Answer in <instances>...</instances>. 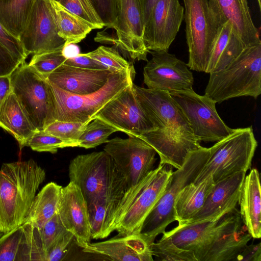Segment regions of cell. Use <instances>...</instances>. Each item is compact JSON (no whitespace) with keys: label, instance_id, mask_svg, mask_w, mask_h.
Returning a JSON list of instances; mask_svg holds the SVG:
<instances>
[{"label":"cell","instance_id":"1","mask_svg":"<svg viewBox=\"0 0 261 261\" xmlns=\"http://www.w3.org/2000/svg\"><path fill=\"white\" fill-rule=\"evenodd\" d=\"M138 102L156 129L139 137L160 156V164L179 168L188 154L199 148L187 118L170 93L133 84Z\"/></svg>","mask_w":261,"mask_h":261},{"label":"cell","instance_id":"2","mask_svg":"<svg viewBox=\"0 0 261 261\" xmlns=\"http://www.w3.org/2000/svg\"><path fill=\"white\" fill-rule=\"evenodd\" d=\"M45 170L33 159L4 163L0 169V232L23 224Z\"/></svg>","mask_w":261,"mask_h":261},{"label":"cell","instance_id":"3","mask_svg":"<svg viewBox=\"0 0 261 261\" xmlns=\"http://www.w3.org/2000/svg\"><path fill=\"white\" fill-rule=\"evenodd\" d=\"M135 75L134 69L113 71L102 88L85 95L65 91L48 81L51 122L55 120L90 122L107 102L133 83Z\"/></svg>","mask_w":261,"mask_h":261},{"label":"cell","instance_id":"4","mask_svg":"<svg viewBox=\"0 0 261 261\" xmlns=\"http://www.w3.org/2000/svg\"><path fill=\"white\" fill-rule=\"evenodd\" d=\"M204 95L216 103L261 93V43L246 47L224 68L210 73Z\"/></svg>","mask_w":261,"mask_h":261},{"label":"cell","instance_id":"5","mask_svg":"<svg viewBox=\"0 0 261 261\" xmlns=\"http://www.w3.org/2000/svg\"><path fill=\"white\" fill-rule=\"evenodd\" d=\"M68 172L70 181L80 188L87 205L101 197L128 189L124 177L104 150L76 156L70 161Z\"/></svg>","mask_w":261,"mask_h":261},{"label":"cell","instance_id":"6","mask_svg":"<svg viewBox=\"0 0 261 261\" xmlns=\"http://www.w3.org/2000/svg\"><path fill=\"white\" fill-rule=\"evenodd\" d=\"M209 154V148L201 146L191 152L182 165L173 171L163 194L145 218L140 231L149 245L175 221L174 204L177 195L186 186L194 182Z\"/></svg>","mask_w":261,"mask_h":261},{"label":"cell","instance_id":"7","mask_svg":"<svg viewBox=\"0 0 261 261\" xmlns=\"http://www.w3.org/2000/svg\"><path fill=\"white\" fill-rule=\"evenodd\" d=\"M257 146L252 126L234 129L209 148L207 162L193 182L199 183L211 175L216 183L238 172H247Z\"/></svg>","mask_w":261,"mask_h":261},{"label":"cell","instance_id":"8","mask_svg":"<svg viewBox=\"0 0 261 261\" xmlns=\"http://www.w3.org/2000/svg\"><path fill=\"white\" fill-rule=\"evenodd\" d=\"M190 69L205 72L220 25L208 0H183Z\"/></svg>","mask_w":261,"mask_h":261},{"label":"cell","instance_id":"9","mask_svg":"<svg viewBox=\"0 0 261 261\" xmlns=\"http://www.w3.org/2000/svg\"><path fill=\"white\" fill-rule=\"evenodd\" d=\"M12 91L36 129L51 122V102L47 78L25 61L11 74Z\"/></svg>","mask_w":261,"mask_h":261},{"label":"cell","instance_id":"10","mask_svg":"<svg viewBox=\"0 0 261 261\" xmlns=\"http://www.w3.org/2000/svg\"><path fill=\"white\" fill-rule=\"evenodd\" d=\"M144 27L139 0H118L117 18L111 28L115 35L98 32L94 40L114 45L133 60L147 61Z\"/></svg>","mask_w":261,"mask_h":261},{"label":"cell","instance_id":"11","mask_svg":"<svg viewBox=\"0 0 261 261\" xmlns=\"http://www.w3.org/2000/svg\"><path fill=\"white\" fill-rule=\"evenodd\" d=\"M170 94L181 108L200 142H217L233 132L218 115L216 103L207 96L199 95L193 89Z\"/></svg>","mask_w":261,"mask_h":261},{"label":"cell","instance_id":"12","mask_svg":"<svg viewBox=\"0 0 261 261\" xmlns=\"http://www.w3.org/2000/svg\"><path fill=\"white\" fill-rule=\"evenodd\" d=\"M103 150L124 177L127 189L139 183L154 169L156 152L139 137H115L109 140Z\"/></svg>","mask_w":261,"mask_h":261},{"label":"cell","instance_id":"13","mask_svg":"<svg viewBox=\"0 0 261 261\" xmlns=\"http://www.w3.org/2000/svg\"><path fill=\"white\" fill-rule=\"evenodd\" d=\"M133 84L107 102L93 119L99 118L128 136H138L155 130L138 102Z\"/></svg>","mask_w":261,"mask_h":261},{"label":"cell","instance_id":"14","mask_svg":"<svg viewBox=\"0 0 261 261\" xmlns=\"http://www.w3.org/2000/svg\"><path fill=\"white\" fill-rule=\"evenodd\" d=\"M143 68L144 83L150 89L169 93L193 89V73L184 62L168 51L149 50Z\"/></svg>","mask_w":261,"mask_h":261},{"label":"cell","instance_id":"15","mask_svg":"<svg viewBox=\"0 0 261 261\" xmlns=\"http://www.w3.org/2000/svg\"><path fill=\"white\" fill-rule=\"evenodd\" d=\"M19 40L28 56L62 49L65 41L58 35L49 0H36Z\"/></svg>","mask_w":261,"mask_h":261},{"label":"cell","instance_id":"16","mask_svg":"<svg viewBox=\"0 0 261 261\" xmlns=\"http://www.w3.org/2000/svg\"><path fill=\"white\" fill-rule=\"evenodd\" d=\"M178 0H158L144 27V40L149 51H168L184 19Z\"/></svg>","mask_w":261,"mask_h":261},{"label":"cell","instance_id":"17","mask_svg":"<svg viewBox=\"0 0 261 261\" xmlns=\"http://www.w3.org/2000/svg\"><path fill=\"white\" fill-rule=\"evenodd\" d=\"M168 165L159 164L147 183L116 227L117 236L138 234L145 218L163 194L173 172Z\"/></svg>","mask_w":261,"mask_h":261},{"label":"cell","instance_id":"18","mask_svg":"<svg viewBox=\"0 0 261 261\" xmlns=\"http://www.w3.org/2000/svg\"><path fill=\"white\" fill-rule=\"evenodd\" d=\"M252 238L235 208L217 224L214 240L203 261H234Z\"/></svg>","mask_w":261,"mask_h":261},{"label":"cell","instance_id":"19","mask_svg":"<svg viewBox=\"0 0 261 261\" xmlns=\"http://www.w3.org/2000/svg\"><path fill=\"white\" fill-rule=\"evenodd\" d=\"M84 252L119 261H152L150 245L140 234L116 236L108 240L78 246Z\"/></svg>","mask_w":261,"mask_h":261},{"label":"cell","instance_id":"20","mask_svg":"<svg viewBox=\"0 0 261 261\" xmlns=\"http://www.w3.org/2000/svg\"><path fill=\"white\" fill-rule=\"evenodd\" d=\"M209 7L220 25L228 22L245 47L261 43L247 0H209Z\"/></svg>","mask_w":261,"mask_h":261},{"label":"cell","instance_id":"21","mask_svg":"<svg viewBox=\"0 0 261 261\" xmlns=\"http://www.w3.org/2000/svg\"><path fill=\"white\" fill-rule=\"evenodd\" d=\"M57 212L65 228L74 235L77 246L90 242L87 203L80 188L73 182L62 187Z\"/></svg>","mask_w":261,"mask_h":261},{"label":"cell","instance_id":"22","mask_svg":"<svg viewBox=\"0 0 261 261\" xmlns=\"http://www.w3.org/2000/svg\"><path fill=\"white\" fill-rule=\"evenodd\" d=\"M246 173L239 172L215 183L202 208L186 224L222 217L236 208Z\"/></svg>","mask_w":261,"mask_h":261},{"label":"cell","instance_id":"23","mask_svg":"<svg viewBox=\"0 0 261 261\" xmlns=\"http://www.w3.org/2000/svg\"><path fill=\"white\" fill-rule=\"evenodd\" d=\"M112 72L109 69H87L63 64L46 78L50 83L65 91L85 95L102 88Z\"/></svg>","mask_w":261,"mask_h":261},{"label":"cell","instance_id":"24","mask_svg":"<svg viewBox=\"0 0 261 261\" xmlns=\"http://www.w3.org/2000/svg\"><path fill=\"white\" fill-rule=\"evenodd\" d=\"M222 217L178 225L164 231L163 236L170 239L178 247L192 251L197 261H203L214 240L217 225Z\"/></svg>","mask_w":261,"mask_h":261},{"label":"cell","instance_id":"25","mask_svg":"<svg viewBox=\"0 0 261 261\" xmlns=\"http://www.w3.org/2000/svg\"><path fill=\"white\" fill-rule=\"evenodd\" d=\"M259 174L251 169L246 175L238 204L240 214L252 237H261V194Z\"/></svg>","mask_w":261,"mask_h":261},{"label":"cell","instance_id":"26","mask_svg":"<svg viewBox=\"0 0 261 261\" xmlns=\"http://www.w3.org/2000/svg\"><path fill=\"white\" fill-rule=\"evenodd\" d=\"M0 127L15 139L20 150L27 146L33 134L37 130L12 91L0 106Z\"/></svg>","mask_w":261,"mask_h":261},{"label":"cell","instance_id":"27","mask_svg":"<svg viewBox=\"0 0 261 261\" xmlns=\"http://www.w3.org/2000/svg\"><path fill=\"white\" fill-rule=\"evenodd\" d=\"M215 184L210 175L199 183L187 185L180 191L174 204L175 221L179 225L187 223L202 208Z\"/></svg>","mask_w":261,"mask_h":261},{"label":"cell","instance_id":"28","mask_svg":"<svg viewBox=\"0 0 261 261\" xmlns=\"http://www.w3.org/2000/svg\"><path fill=\"white\" fill-rule=\"evenodd\" d=\"M62 189L55 182L45 185L36 195L23 224L41 229L57 212Z\"/></svg>","mask_w":261,"mask_h":261},{"label":"cell","instance_id":"29","mask_svg":"<svg viewBox=\"0 0 261 261\" xmlns=\"http://www.w3.org/2000/svg\"><path fill=\"white\" fill-rule=\"evenodd\" d=\"M245 47L228 22L222 25L205 73L210 74L224 68L239 56Z\"/></svg>","mask_w":261,"mask_h":261},{"label":"cell","instance_id":"30","mask_svg":"<svg viewBox=\"0 0 261 261\" xmlns=\"http://www.w3.org/2000/svg\"><path fill=\"white\" fill-rule=\"evenodd\" d=\"M58 29V35L65 44L77 43L84 39L93 28L79 16L70 12L59 2L49 0Z\"/></svg>","mask_w":261,"mask_h":261},{"label":"cell","instance_id":"31","mask_svg":"<svg viewBox=\"0 0 261 261\" xmlns=\"http://www.w3.org/2000/svg\"><path fill=\"white\" fill-rule=\"evenodd\" d=\"M36 0L0 1V23L11 35L19 39Z\"/></svg>","mask_w":261,"mask_h":261},{"label":"cell","instance_id":"32","mask_svg":"<svg viewBox=\"0 0 261 261\" xmlns=\"http://www.w3.org/2000/svg\"><path fill=\"white\" fill-rule=\"evenodd\" d=\"M118 130L102 120L95 118L85 126L78 141V146L85 149L107 143L109 137Z\"/></svg>","mask_w":261,"mask_h":261},{"label":"cell","instance_id":"33","mask_svg":"<svg viewBox=\"0 0 261 261\" xmlns=\"http://www.w3.org/2000/svg\"><path fill=\"white\" fill-rule=\"evenodd\" d=\"M150 248L153 256L164 261H197L194 253L180 248L172 241L162 236L157 242H153Z\"/></svg>","mask_w":261,"mask_h":261},{"label":"cell","instance_id":"34","mask_svg":"<svg viewBox=\"0 0 261 261\" xmlns=\"http://www.w3.org/2000/svg\"><path fill=\"white\" fill-rule=\"evenodd\" d=\"M83 55L98 62L113 71L134 69L133 65L124 59L115 46L110 47L101 45L93 51Z\"/></svg>","mask_w":261,"mask_h":261},{"label":"cell","instance_id":"35","mask_svg":"<svg viewBox=\"0 0 261 261\" xmlns=\"http://www.w3.org/2000/svg\"><path fill=\"white\" fill-rule=\"evenodd\" d=\"M88 123L55 120L43 130L64 141L68 147H77L79 139Z\"/></svg>","mask_w":261,"mask_h":261},{"label":"cell","instance_id":"36","mask_svg":"<svg viewBox=\"0 0 261 261\" xmlns=\"http://www.w3.org/2000/svg\"><path fill=\"white\" fill-rule=\"evenodd\" d=\"M64 7L89 23L93 29H100L103 23L91 0H59Z\"/></svg>","mask_w":261,"mask_h":261},{"label":"cell","instance_id":"37","mask_svg":"<svg viewBox=\"0 0 261 261\" xmlns=\"http://www.w3.org/2000/svg\"><path fill=\"white\" fill-rule=\"evenodd\" d=\"M34 228L40 238L46 256L51 247L68 232L57 212L41 229Z\"/></svg>","mask_w":261,"mask_h":261},{"label":"cell","instance_id":"38","mask_svg":"<svg viewBox=\"0 0 261 261\" xmlns=\"http://www.w3.org/2000/svg\"><path fill=\"white\" fill-rule=\"evenodd\" d=\"M22 240L20 226L0 237V261L20 260Z\"/></svg>","mask_w":261,"mask_h":261},{"label":"cell","instance_id":"39","mask_svg":"<svg viewBox=\"0 0 261 261\" xmlns=\"http://www.w3.org/2000/svg\"><path fill=\"white\" fill-rule=\"evenodd\" d=\"M27 146L37 152L55 153L59 148L68 147L66 143L43 129L36 130L29 140Z\"/></svg>","mask_w":261,"mask_h":261},{"label":"cell","instance_id":"40","mask_svg":"<svg viewBox=\"0 0 261 261\" xmlns=\"http://www.w3.org/2000/svg\"><path fill=\"white\" fill-rule=\"evenodd\" d=\"M66 58L62 49L51 52L34 54L29 64L45 77L64 63Z\"/></svg>","mask_w":261,"mask_h":261},{"label":"cell","instance_id":"41","mask_svg":"<svg viewBox=\"0 0 261 261\" xmlns=\"http://www.w3.org/2000/svg\"><path fill=\"white\" fill-rule=\"evenodd\" d=\"M104 27L111 29L117 15L118 0H91Z\"/></svg>","mask_w":261,"mask_h":261},{"label":"cell","instance_id":"42","mask_svg":"<svg viewBox=\"0 0 261 261\" xmlns=\"http://www.w3.org/2000/svg\"><path fill=\"white\" fill-rule=\"evenodd\" d=\"M0 44L21 63L28 57L20 40L9 34L1 23Z\"/></svg>","mask_w":261,"mask_h":261},{"label":"cell","instance_id":"43","mask_svg":"<svg viewBox=\"0 0 261 261\" xmlns=\"http://www.w3.org/2000/svg\"><path fill=\"white\" fill-rule=\"evenodd\" d=\"M75 241V238L74 235L69 231L67 232L47 252L46 261L64 260Z\"/></svg>","mask_w":261,"mask_h":261},{"label":"cell","instance_id":"44","mask_svg":"<svg viewBox=\"0 0 261 261\" xmlns=\"http://www.w3.org/2000/svg\"><path fill=\"white\" fill-rule=\"evenodd\" d=\"M21 64L0 44V76L10 75Z\"/></svg>","mask_w":261,"mask_h":261},{"label":"cell","instance_id":"45","mask_svg":"<svg viewBox=\"0 0 261 261\" xmlns=\"http://www.w3.org/2000/svg\"><path fill=\"white\" fill-rule=\"evenodd\" d=\"M63 64L69 66L87 69H109L98 62L86 57L81 53L75 57L66 59Z\"/></svg>","mask_w":261,"mask_h":261},{"label":"cell","instance_id":"46","mask_svg":"<svg viewBox=\"0 0 261 261\" xmlns=\"http://www.w3.org/2000/svg\"><path fill=\"white\" fill-rule=\"evenodd\" d=\"M260 261L261 243L247 245L234 261Z\"/></svg>","mask_w":261,"mask_h":261},{"label":"cell","instance_id":"47","mask_svg":"<svg viewBox=\"0 0 261 261\" xmlns=\"http://www.w3.org/2000/svg\"><path fill=\"white\" fill-rule=\"evenodd\" d=\"M12 91L11 75L0 76V106Z\"/></svg>","mask_w":261,"mask_h":261},{"label":"cell","instance_id":"48","mask_svg":"<svg viewBox=\"0 0 261 261\" xmlns=\"http://www.w3.org/2000/svg\"><path fill=\"white\" fill-rule=\"evenodd\" d=\"M158 1V0H139L144 25L148 19L153 7Z\"/></svg>","mask_w":261,"mask_h":261},{"label":"cell","instance_id":"49","mask_svg":"<svg viewBox=\"0 0 261 261\" xmlns=\"http://www.w3.org/2000/svg\"><path fill=\"white\" fill-rule=\"evenodd\" d=\"M62 54L66 59L73 58L81 54L80 49L75 43L65 44L62 49Z\"/></svg>","mask_w":261,"mask_h":261},{"label":"cell","instance_id":"50","mask_svg":"<svg viewBox=\"0 0 261 261\" xmlns=\"http://www.w3.org/2000/svg\"><path fill=\"white\" fill-rule=\"evenodd\" d=\"M259 9H260V0H257Z\"/></svg>","mask_w":261,"mask_h":261},{"label":"cell","instance_id":"51","mask_svg":"<svg viewBox=\"0 0 261 261\" xmlns=\"http://www.w3.org/2000/svg\"><path fill=\"white\" fill-rule=\"evenodd\" d=\"M4 233L0 232V237L3 235Z\"/></svg>","mask_w":261,"mask_h":261},{"label":"cell","instance_id":"52","mask_svg":"<svg viewBox=\"0 0 261 261\" xmlns=\"http://www.w3.org/2000/svg\"><path fill=\"white\" fill-rule=\"evenodd\" d=\"M55 1H59V0H55Z\"/></svg>","mask_w":261,"mask_h":261},{"label":"cell","instance_id":"53","mask_svg":"<svg viewBox=\"0 0 261 261\" xmlns=\"http://www.w3.org/2000/svg\"><path fill=\"white\" fill-rule=\"evenodd\" d=\"M2 1V0H0V1Z\"/></svg>","mask_w":261,"mask_h":261}]
</instances>
